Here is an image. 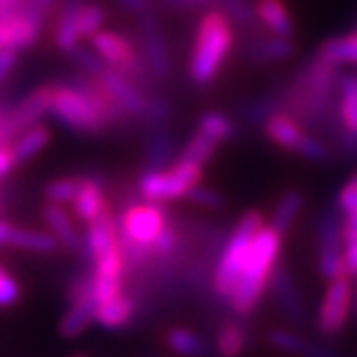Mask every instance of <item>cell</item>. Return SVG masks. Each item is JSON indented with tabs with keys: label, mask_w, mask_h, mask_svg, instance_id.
<instances>
[{
	"label": "cell",
	"mask_w": 357,
	"mask_h": 357,
	"mask_svg": "<svg viewBox=\"0 0 357 357\" xmlns=\"http://www.w3.org/2000/svg\"><path fill=\"white\" fill-rule=\"evenodd\" d=\"M338 75L340 69L331 67L317 56L305 63L289 86L282 89L284 108L301 127L338 134L334 121L338 119Z\"/></svg>",
	"instance_id": "1"
},
{
	"label": "cell",
	"mask_w": 357,
	"mask_h": 357,
	"mask_svg": "<svg viewBox=\"0 0 357 357\" xmlns=\"http://www.w3.org/2000/svg\"><path fill=\"white\" fill-rule=\"evenodd\" d=\"M280 252H282V235L271 226H263L252 241L241 280L228 301L235 314L248 317L257 310L265 289H269V278L278 265Z\"/></svg>",
	"instance_id": "2"
},
{
	"label": "cell",
	"mask_w": 357,
	"mask_h": 357,
	"mask_svg": "<svg viewBox=\"0 0 357 357\" xmlns=\"http://www.w3.org/2000/svg\"><path fill=\"white\" fill-rule=\"evenodd\" d=\"M233 26L224 11L213 9L202 15L190 59V80L196 86L211 84L231 54Z\"/></svg>",
	"instance_id": "3"
},
{
	"label": "cell",
	"mask_w": 357,
	"mask_h": 357,
	"mask_svg": "<svg viewBox=\"0 0 357 357\" xmlns=\"http://www.w3.org/2000/svg\"><path fill=\"white\" fill-rule=\"evenodd\" d=\"M265 224H263V215L259 211H248L237 226L233 228V233L226 237V243L220 250V257L215 261L213 267V278H211V289L215 293L218 299L222 301H231L245 261H248V254L252 248V241L257 237V233L261 231Z\"/></svg>",
	"instance_id": "4"
},
{
	"label": "cell",
	"mask_w": 357,
	"mask_h": 357,
	"mask_svg": "<svg viewBox=\"0 0 357 357\" xmlns=\"http://www.w3.org/2000/svg\"><path fill=\"white\" fill-rule=\"evenodd\" d=\"M202 181V168L194 164L176 162L168 170L162 172H144L138 181V194L146 202H170L185 198L192 188L200 185Z\"/></svg>",
	"instance_id": "5"
},
{
	"label": "cell",
	"mask_w": 357,
	"mask_h": 357,
	"mask_svg": "<svg viewBox=\"0 0 357 357\" xmlns=\"http://www.w3.org/2000/svg\"><path fill=\"white\" fill-rule=\"evenodd\" d=\"M319 273L331 282L349 275L344 263V218L336 209H325L317 218Z\"/></svg>",
	"instance_id": "6"
},
{
	"label": "cell",
	"mask_w": 357,
	"mask_h": 357,
	"mask_svg": "<svg viewBox=\"0 0 357 357\" xmlns=\"http://www.w3.org/2000/svg\"><path fill=\"white\" fill-rule=\"evenodd\" d=\"M50 114H54V119L67 130L78 134H101L108 127L91 101L65 82L54 86V101Z\"/></svg>",
	"instance_id": "7"
},
{
	"label": "cell",
	"mask_w": 357,
	"mask_h": 357,
	"mask_svg": "<svg viewBox=\"0 0 357 357\" xmlns=\"http://www.w3.org/2000/svg\"><path fill=\"white\" fill-rule=\"evenodd\" d=\"M119 222V235L130 239L136 245L153 250L158 235L164 231V226L170 222L168 209L162 202H130L121 215ZM155 257V254H153Z\"/></svg>",
	"instance_id": "8"
},
{
	"label": "cell",
	"mask_w": 357,
	"mask_h": 357,
	"mask_svg": "<svg viewBox=\"0 0 357 357\" xmlns=\"http://www.w3.org/2000/svg\"><path fill=\"white\" fill-rule=\"evenodd\" d=\"M351 303H353V289L349 275L331 280L325 289L317 317V327L323 336H336L344 329L351 314Z\"/></svg>",
	"instance_id": "9"
},
{
	"label": "cell",
	"mask_w": 357,
	"mask_h": 357,
	"mask_svg": "<svg viewBox=\"0 0 357 357\" xmlns=\"http://www.w3.org/2000/svg\"><path fill=\"white\" fill-rule=\"evenodd\" d=\"M138 31L142 41V56L153 73V78L166 82L172 75V56L166 41V35L162 31V24L155 17V13H149L138 17Z\"/></svg>",
	"instance_id": "10"
},
{
	"label": "cell",
	"mask_w": 357,
	"mask_h": 357,
	"mask_svg": "<svg viewBox=\"0 0 357 357\" xmlns=\"http://www.w3.org/2000/svg\"><path fill=\"white\" fill-rule=\"evenodd\" d=\"M54 101V86H39L33 93H29L20 104L7 108V125L13 138L22 136L31 127H37V123L52 112Z\"/></svg>",
	"instance_id": "11"
},
{
	"label": "cell",
	"mask_w": 357,
	"mask_h": 357,
	"mask_svg": "<svg viewBox=\"0 0 357 357\" xmlns=\"http://www.w3.org/2000/svg\"><path fill=\"white\" fill-rule=\"evenodd\" d=\"M82 257L93 267L95 261H99L106 252L119 245V222L116 215L106 207L93 222H89L86 237L82 239Z\"/></svg>",
	"instance_id": "12"
},
{
	"label": "cell",
	"mask_w": 357,
	"mask_h": 357,
	"mask_svg": "<svg viewBox=\"0 0 357 357\" xmlns=\"http://www.w3.org/2000/svg\"><path fill=\"white\" fill-rule=\"evenodd\" d=\"M97 80L108 89V93L114 97V101L121 106L125 116L144 119L149 97L144 95V91L136 82H132L127 75H123L121 71H116L112 67H108L104 71V75H99Z\"/></svg>",
	"instance_id": "13"
},
{
	"label": "cell",
	"mask_w": 357,
	"mask_h": 357,
	"mask_svg": "<svg viewBox=\"0 0 357 357\" xmlns=\"http://www.w3.org/2000/svg\"><path fill=\"white\" fill-rule=\"evenodd\" d=\"M269 289L278 301V305L282 308V312L287 314V319H291L297 325H303L308 321V312H305V303L303 297L295 284L293 273L289 271V267L284 263H278L271 278H269Z\"/></svg>",
	"instance_id": "14"
},
{
	"label": "cell",
	"mask_w": 357,
	"mask_h": 357,
	"mask_svg": "<svg viewBox=\"0 0 357 357\" xmlns=\"http://www.w3.org/2000/svg\"><path fill=\"white\" fill-rule=\"evenodd\" d=\"M267 340H269V344L273 349L289 353V355H299V357H340V353L334 351L331 347L317 344V342L303 338L301 334H295V331H289V329H271Z\"/></svg>",
	"instance_id": "15"
},
{
	"label": "cell",
	"mask_w": 357,
	"mask_h": 357,
	"mask_svg": "<svg viewBox=\"0 0 357 357\" xmlns=\"http://www.w3.org/2000/svg\"><path fill=\"white\" fill-rule=\"evenodd\" d=\"M43 222L50 228V235H54V239L69 252H82V237L75 231L73 220L69 215V211L63 205H52L47 202L43 207Z\"/></svg>",
	"instance_id": "16"
},
{
	"label": "cell",
	"mask_w": 357,
	"mask_h": 357,
	"mask_svg": "<svg viewBox=\"0 0 357 357\" xmlns=\"http://www.w3.org/2000/svg\"><path fill=\"white\" fill-rule=\"evenodd\" d=\"M80 192L73 200V213L80 222L89 224L93 222L101 211L108 207L106 196H104V181L97 176H80Z\"/></svg>",
	"instance_id": "17"
},
{
	"label": "cell",
	"mask_w": 357,
	"mask_h": 357,
	"mask_svg": "<svg viewBox=\"0 0 357 357\" xmlns=\"http://www.w3.org/2000/svg\"><path fill=\"white\" fill-rule=\"evenodd\" d=\"M174 158V136L166 125L151 127L149 142H146V160L144 172H162L168 170Z\"/></svg>",
	"instance_id": "18"
},
{
	"label": "cell",
	"mask_w": 357,
	"mask_h": 357,
	"mask_svg": "<svg viewBox=\"0 0 357 357\" xmlns=\"http://www.w3.org/2000/svg\"><path fill=\"white\" fill-rule=\"evenodd\" d=\"M265 134L267 138L284 151H299V146L305 140V130L289 114V112H278L265 123Z\"/></svg>",
	"instance_id": "19"
},
{
	"label": "cell",
	"mask_w": 357,
	"mask_h": 357,
	"mask_svg": "<svg viewBox=\"0 0 357 357\" xmlns=\"http://www.w3.org/2000/svg\"><path fill=\"white\" fill-rule=\"evenodd\" d=\"M136 312H138V299L121 293L119 297L97 305L95 321L106 329H123L134 321Z\"/></svg>",
	"instance_id": "20"
},
{
	"label": "cell",
	"mask_w": 357,
	"mask_h": 357,
	"mask_svg": "<svg viewBox=\"0 0 357 357\" xmlns=\"http://www.w3.org/2000/svg\"><path fill=\"white\" fill-rule=\"evenodd\" d=\"M95 312H97V301H95L93 293L71 299L69 310L61 319V325H59L61 336H65V338L80 336L82 331L95 321Z\"/></svg>",
	"instance_id": "21"
},
{
	"label": "cell",
	"mask_w": 357,
	"mask_h": 357,
	"mask_svg": "<svg viewBox=\"0 0 357 357\" xmlns=\"http://www.w3.org/2000/svg\"><path fill=\"white\" fill-rule=\"evenodd\" d=\"M338 123L340 130L357 132V73L353 71L338 75Z\"/></svg>",
	"instance_id": "22"
},
{
	"label": "cell",
	"mask_w": 357,
	"mask_h": 357,
	"mask_svg": "<svg viewBox=\"0 0 357 357\" xmlns=\"http://www.w3.org/2000/svg\"><path fill=\"white\" fill-rule=\"evenodd\" d=\"M164 342L172 353L181 357H209L211 355L209 342L188 327H168L164 334Z\"/></svg>",
	"instance_id": "23"
},
{
	"label": "cell",
	"mask_w": 357,
	"mask_h": 357,
	"mask_svg": "<svg viewBox=\"0 0 357 357\" xmlns=\"http://www.w3.org/2000/svg\"><path fill=\"white\" fill-rule=\"evenodd\" d=\"M82 7H84V0H67L63 11H61L56 31H54V41H56V47L61 50V52L69 54L73 47L80 45L82 37L78 31V13Z\"/></svg>",
	"instance_id": "24"
},
{
	"label": "cell",
	"mask_w": 357,
	"mask_h": 357,
	"mask_svg": "<svg viewBox=\"0 0 357 357\" xmlns=\"http://www.w3.org/2000/svg\"><path fill=\"white\" fill-rule=\"evenodd\" d=\"M317 59L331 65V67H342V65H357V31L334 37L321 43L317 50Z\"/></svg>",
	"instance_id": "25"
},
{
	"label": "cell",
	"mask_w": 357,
	"mask_h": 357,
	"mask_svg": "<svg viewBox=\"0 0 357 357\" xmlns=\"http://www.w3.org/2000/svg\"><path fill=\"white\" fill-rule=\"evenodd\" d=\"M257 13H259L261 24H265L271 31V35L284 37V39H291L295 35V24L282 0H259Z\"/></svg>",
	"instance_id": "26"
},
{
	"label": "cell",
	"mask_w": 357,
	"mask_h": 357,
	"mask_svg": "<svg viewBox=\"0 0 357 357\" xmlns=\"http://www.w3.org/2000/svg\"><path fill=\"white\" fill-rule=\"evenodd\" d=\"M295 54V43L284 37H265L248 45V59L254 63H278Z\"/></svg>",
	"instance_id": "27"
},
{
	"label": "cell",
	"mask_w": 357,
	"mask_h": 357,
	"mask_svg": "<svg viewBox=\"0 0 357 357\" xmlns=\"http://www.w3.org/2000/svg\"><path fill=\"white\" fill-rule=\"evenodd\" d=\"M303 207H305V194L301 190H289L282 198L278 200L269 226L284 237L293 228V224L299 218V213L303 211Z\"/></svg>",
	"instance_id": "28"
},
{
	"label": "cell",
	"mask_w": 357,
	"mask_h": 357,
	"mask_svg": "<svg viewBox=\"0 0 357 357\" xmlns=\"http://www.w3.org/2000/svg\"><path fill=\"white\" fill-rule=\"evenodd\" d=\"M50 140H52V134H50V130L43 125L31 127V130H26L22 136H17V140L11 144L17 164H26L33 158H37L39 153L50 144Z\"/></svg>",
	"instance_id": "29"
},
{
	"label": "cell",
	"mask_w": 357,
	"mask_h": 357,
	"mask_svg": "<svg viewBox=\"0 0 357 357\" xmlns=\"http://www.w3.org/2000/svg\"><path fill=\"white\" fill-rule=\"evenodd\" d=\"M284 108V95H282V89L280 91H273V93H267L259 99L250 101V104L241 110V119L245 125H259V123H267V119H271L273 114L282 112Z\"/></svg>",
	"instance_id": "30"
},
{
	"label": "cell",
	"mask_w": 357,
	"mask_h": 357,
	"mask_svg": "<svg viewBox=\"0 0 357 357\" xmlns=\"http://www.w3.org/2000/svg\"><path fill=\"white\" fill-rule=\"evenodd\" d=\"M248 347V329L237 323L228 321L220 327L215 336V349L220 357H239Z\"/></svg>",
	"instance_id": "31"
},
{
	"label": "cell",
	"mask_w": 357,
	"mask_h": 357,
	"mask_svg": "<svg viewBox=\"0 0 357 357\" xmlns=\"http://www.w3.org/2000/svg\"><path fill=\"white\" fill-rule=\"evenodd\" d=\"M11 245L26 250V252H35V254H54L61 248L54 235L43 233V231H31V228H17V226L11 237Z\"/></svg>",
	"instance_id": "32"
},
{
	"label": "cell",
	"mask_w": 357,
	"mask_h": 357,
	"mask_svg": "<svg viewBox=\"0 0 357 357\" xmlns=\"http://www.w3.org/2000/svg\"><path fill=\"white\" fill-rule=\"evenodd\" d=\"M220 149V142H215L213 138H209L207 134L202 132H196L190 142L181 149L178 153L176 162H183V164H194V166H200L205 168V164L215 155V151Z\"/></svg>",
	"instance_id": "33"
},
{
	"label": "cell",
	"mask_w": 357,
	"mask_h": 357,
	"mask_svg": "<svg viewBox=\"0 0 357 357\" xmlns=\"http://www.w3.org/2000/svg\"><path fill=\"white\" fill-rule=\"evenodd\" d=\"M198 132L207 134L215 142L224 144L226 140H233L237 136V123L222 112H205L198 121Z\"/></svg>",
	"instance_id": "34"
},
{
	"label": "cell",
	"mask_w": 357,
	"mask_h": 357,
	"mask_svg": "<svg viewBox=\"0 0 357 357\" xmlns=\"http://www.w3.org/2000/svg\"><path fill=\"white\" fill-rule=\"evenodd\" d=\"M215 5L220 7V11L226 13V17L239 24L241 29L250 31V33H257L259 31V13L254 9L248 0H215Z\"/></svg>",
	"instance_id": "35"
},
{
	"label": "cell",
	"mask_w": 357,
	"mask_h": 357,
	"mask_svg": "<svg viewBox=\"0 0 357 357\" xmlns=\"http://www.w3.org/2000/svg\"><path fill=\"white\" fill-rule=\"evenodd\" d=\"M80 183L82 178H75V176H63V178H54V181H50L43 190V196L47 202H52V205H69V202L75 200L80 192Z\"/></svg>",
	"instance_id": "36"
},
{
	"label": "cell",
	"mask_w": 357,
	"mask_h": 357,
	"mask_svg": "<svg viewBox=\"0 0 357 357\" xmlns=\"http://www.w3.org/2000/svg\"><path fill=\"white\" fill-rule=\"evenodd\" d=\"M69 56L73 59V63L82 69L84 75H91V78H99V75H104V71L108 69V63L101 59L95 50H89L84 45H78L73 47Z\"/></svg>",
	"instance_id": "37"
},
{
	"label": "cell",
	"mask_w": 357,
	"mask_h": 357,
	"mask_svg": "<svg viewBox=\"0 0 357 357\" xmlns=\"http://www.w3.org/2000/svg\"><path fill=\"white\" fill-rule=\"evenodd\" d=\"M106 22V11L101 9L99 5H89L84 3V7L80 9L78 13V31H80V37H93L101 31Z\"/></svg>",
	"instance_id": "38"
},
{
	"label": "cell",
	"mask_w": 357,
	"mask_h": 357,
	"mask_svg": "<svg viewBox=\"0 0 357 357\" xmlns=\"http://www.w3.org/2000/svg\"><path fill=\"white\" fill-rule=\"evenodd\" d=\"M185 200L194 202V205L202 207V209H211L218 211L222 207H226V196L215 190V188H205V185H196L190 190V194L185 196Z\"/></svg>",
	"instance_id": "39"
},
{
	"label": "cell",
	"mask_w": 357,
	"mask_h": 357,
	"mask_svg": "<svg viewBox=\"0 0 357 357\" xmlns=\"http://www.w3.org/2000/svg\"><path fill=\"white\" fill-rule=\"evenodd\" d=\"M299 155L305 158L308 162H314V164H327L331 160V149L325 140H321L319 136L314 134H308L303 140V144L299 146Z\"/></svg>",
	"instance_id": "40"
},
{
	"label": "cell",
	"mask_w": 357,
	"mask_h": 357,
	"mask_svg": "<svg viewBox=\"0 0 357 357\" xmlns=\"http://www.w3.org/2000/svg\"><path fill=\"white\" fill-rule=\"evenodd\" d=\"M172 119V104L166 97H149V106L144 112V123H149L151 127H158V125H168V121Z\"/></svg>",
	"instance_id": "41"
},
{
	"label": "cell",
	"mask_w": 357,
	"mask_h": 357,
	"mask_svg": "<svg viewBox=\"0 0 357 357\" xmlns=\"http://www.w3.org/2000/svg\"><path fill=\"white\" fill-rule=\"evenodd\" d=\"M336 211L342 218H349L357 211V174L351 178L347 185H342V190L336 196Z\"/></svg>",
	"instance_id": "42"
},
{
	"label": "cell",
	"mask_w": 357,
	"mask_h": 357,
	"mask_svg": "<svg viewBox=\"0 0 357 357\" xmlns=\"http://www.w3.org/2000/svg\"><path fill=\"white\" fill-rule=\"evenodd\" d=\"M20 295H22V289L15 280L5 271L0 275V308H11L20 301Z\"/></svg>",
	"instance_id": "43"
},
{
	"label": "cell",
	"mask_w": 357,
	"mask_h": 357,
	"mask_svg": "<svg viewBox=\"0 0 357 357\" xmlns=\"http://www.w3.org/2000/svg\"><path fill=\"white\" fill-rule=\"evenodd\" d=\"M334 142H336V146H338V151L342 153V155L357 158V132L340 130V132L334 136Z\"/></svg>",
	"instance_id": "44"
},
{
	"label": "cell",
	"mask_w": 357,
	"mask_h": 357,
	"mask_svg": "<svg viewBox=\"0 0 357 357\" xmlns=\"http://www.w3.org/2000/svg\"><path fill=\"white\" fill-rule=\"evenodd\" d=\"M116 3L121 9H125L127 13H132L136 17L149 15V13H153V9H155L153 0H116Z\"/></svg>",
	"instance_id": "45"
},
{
	"label": "cell",
	"mask_w": 357,
	"mask_h": 357,
	"mask_svg": "<svg viewBox=\"0 0 357 357\" xmlns=\"http://www.w3.org/2000/svg\"><path fill=\"white\" fill-rule=\"evenodd\" d=\"M162 3L172 11H194V9L215 5V0H162Z\"/></svg>",
	"instance_id": "46"
},
{
	"label": "cell",
	"mask_w": 357,
	"mask_h": 357,
	"mask_svg": "<svg viewBox=\"0 0 357 357\" xmlns=\"http://www.w3.org/2000/svg\"><path fill=\"white\" fill-rule=\"evenodd\" d=\"M17 54L13 50H0V84H3L17 65Z\"/></svg>",
	"instance_id": "47"
},
{
	"label": "cell",
	"mask_w": 357,
	"mask_h": 357,
	"mask_svg": "<svg viewBox=\"0 0 357 357\" xmlns=\"http://www.w3.org/2000/svg\"><path fill=\"white\" fill-rule=\"evenodd\" d=\"M17 166L20 164H17V160L13 155V149L11 146H3V149H0V181H3V178H7Z\"/></svg>",
	"instance_id": "48"
},
{
	"label": "cell",
	"mask_w": 357,
	"mask_h": 357,
	"mask_svg": "<svg viewBox=\"0 0 357 357\" xmlns=\"http://www.w3.org/2000/svg\"><path fill=\"white\" fill-rule=\"evenodd\" d=\"M344 263L349 278H357V239L344 243Z\"/></svg>",
	"instance_id": "49"
},
{
	"label": "cell",
	"mask_w": 357,
	"mask_h": 357,
	"mask_svg": "<svg viewBox=\"0 0 357 357\" xmlns=\"http://www.w3.org/2000/svg\"><path fill=\"white\" fill-rule=\"evenodd\" d=\"M13 231H15V224H11L9 220H0V248L11 245Z\"/></svg>",
	"instance_id": "50"
},
{
	"label": "cell",
	"mask_w": 357,
	"mask_h": 357,
	"mask_svg": "<svg viewBox=\"0 0 357 357\" xmlns=\"http://www.w3.org/2000/svg\"><path fill=\"white\" fill-rule=\"evenodd\" d=\"M357 239V211L349 218H344V243Z\"/></svg>",
	"instance_id": "51"
},
{
	"label": "cell",
	"mask_w": 357,
	"mask_h": 357,
	"mask_svg": "<svg viewBox=\"0 0 357 357\" xmlns=\"http://www.w3.org/2000/svg\"><path fill=\"white\" fill-rule=\"evenodd\" d=\"M35 3L47 13V11H52L54 9V5H56V0H35Z\"/></svg>",
	"instance_id": "52"
},
{
	"label": "cell",
	"mask_w": 357,
	"mask_h": 357,
	"mask_svg": "<svg viewBox=\"0 0 357 357\" xmlns=\"http://www.w3.org/2000/svg\"><path fill=\"white\" fill-rule=\"evenodd\" d=\"M73 357H86V355H80V353H78V355H73Z\"/></svg>",
	"instance_id": "53"
},
{
	"label": "cell",
	"mask_w": 357,
	"mask_h": 357,
	"mask_svg": "<svg viewBox=\"0 0 357 357\" xmlns=\"http://www.w3.org/2000/svg\"><path fill=\"white\" fill-rule=\"evenodd\" d=\"M0 205H3V194H0Z\"/></svg>",
	"instance_id": "54"
}]
</instances>
